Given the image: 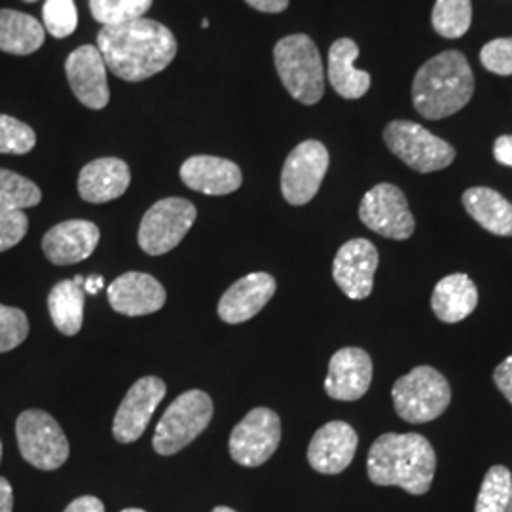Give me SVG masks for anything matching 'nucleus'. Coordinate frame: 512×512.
Listing matches in <instances>:
<instances>
[{"label": "nucleus", "instance_id": "nucleus-1", "mask_svg": "<svg viewBox=\"0 0 512 512\" xmlns=\"http://www.w3.org/2000/svg\"><path fill=\"white\" fill-rule=\"evenodd\" d=\"M97 48L110 73L143 82L167 69L177 55V38L162 23L139 18L99 29Z\"/></svg>", "mask_w": 512, "mask_h": 512}, {"label": "nucleus", "instance_id": "nucleus-2", "mask_svg": "<svg viewBox=\"0 0 512 512\" xmlns=\"http://www.w3.org/2000/svg\"><path fill=\"white\" fill-rule=\"evenodd\" d=\"M366 471L376 486H399L408 494L423 495L431 490L437 454L418 433H385L372 444Z\"/></svg>", "mask_w": 512, "mask_h": 512}, {"label": "nucleus", "instance_id": "nucleus-3", "mask_svg": "<svg viewBox=\"0 0 512 512\" xmlns=\"http://www.w3.org/2000/svg\"><path fill=\"white\" fill-rule=\"evenodd\" d=\"M475 93V76L467 57L446 50L423 63L414 76L412 101L427 120H442L463 109Z\"/></svg>", "mask_w": 512, "mask_h": 512}, {"label": "nucleus", "instance_id": "nucleus-4", "mask_svg": "<svg viewBox=\"0 0 512 512\" xmlns=\"http://www.w3.org/2000/svg\"><path fill=\"white\" fill-rule=\"evenodd\" d=\"M277 74L302 105H317L325 95V67L323 59L308 35H289L281 38L274 48Z\"/></svg>", "mask_w": 512, "mask_h": 512}, {"label": "nucleus", "instance_id": "nucleus-5", "mask_svg": "<svg viewBox=\"0 0 512 512\" xmlns=\"http://www.w3.org/2000/svg\"><path fill=\"white\" fill-rule=\"evenodd\" d=\"M391 397L401 420L429 423L446 412L452 403V389L437 368L421 365L395 382Z\"/></svg>", "mask_w": 512, "mask_h": 512}, {"label": "nucleus", "instance_id": "nucleus-6", "mask_svg": "<svg viewBox=\"0 0 512 512\" xmlns=\"http://www.w3.org/2000/svg\"><path fill=\"white\" fill-rule=\"evenodd\" d=\"M215 412L213 401L200 389H190L177 397L158 421L152 446L160 456H173L198 439Z\"/></svg>", "mask_w": 512, "mask_h": 512}, {"label": "nucleus", "instance_id": "nucleus-7", "mask_svg": "<svg viewBox=\"0 0 512 512\" xmlns=\"http://www.w3.org/2000/svg\"><path fill=\"white\" fill-rule=\"evenodd\" d=\"M387 148L418 173L446 169L456 160V150L429 129L408 120H395L384 131Z\"/></svg>", "mask_w": 512, "mask_h": 512}, {"label": "nucleus", "instance_id": "nucleus-8", "mask_svg": "<svg viewBox=\"0 0 512 512\" xmlns=\"http://www.w3.org/2000/svg\"><path fill=\"white\" fill-rule=\"evenodd\" d=\"M19 452L40 471H55L71 454L61 425L44 410H25L16 421Z\"/></svg>", "mask_w": 512, "mask_h": 512}, {"label": "nucleus", "instance_id": "nucleus-9", "mask_svg": "<svg viewBox=\"0 0 512 512\" xmlns=\"http://www.w3.org/2000/svg\"><path fill=\"white\" fill-rule=\"evenodd\" d=\"M196 205L184 198H165L154 203L139 226V245L150 256L173 251L196 222Z\"/></svg>", "mask_w": 512, "mask_h": 512}, {"label": "nucleus", "instance_id": "nucleus-10", "mask_svg": "<svg viewBox=\"0 0 512 512\" xmlns=\"http://www.w3.org/2000/svg\"><path fill=\"white\" fill-rule=\"evenodd\" d=\"M359 219L368 230L395 241L412 238L416 230L403 190L391 183L376 184L366 192L359 205Z\"/></svg>", "mask_w": 512, "mask_h": 512}, {"label": "nucleus", "instance_id": "nucleus-11", "mask_svg": "<svg viewBox=\"0 0 512 512\" xmlns=\"http://www.w3.org/2000/svg\"><path fill=\"white\" fill-rule=\"evenodd\" d=\"M329 150L321 141H304L287 156L281 171V194L291 205L310 203L329 171Z\"/></svg>", "mask_w": 512, "mask_h": 512}, {"label": "nucleus", "instance_id": "nucleus-12", "mask_svg": "<svg viewBox=\"0 0 512 512\" xmlns=\"http://www.w3.org/2000/svg\"><path fill=\"white\" fill-rule=\"evenodd\" d=\"M281 442V420L270 408H255L230 435V456L243 467H260Z\"/></svg>", "mask_w": 512, "mask_h": 512}, {"label": "nucleus", "instance_id": "nucleus-13", "mask_svg": "<svg viewBox=\"0 0 512 512\" xmlns=\"http://www.w3.org/2000/svg\"><path fill=\"white\" fill-rule=\"evenodd\" d=\"M165 393L167 387L156 376H145L131 385L112 421L114 439L122 444L141 439L156 408L164 401Z\"/></svg>", "mask_w": 512, "mask_h": 512}, {"label": "nucleus", "instance_id": "nucleus-14", "mask_svg": "<svg viewBox=\"0 0 512 512\" xmlns=\"http://www.w3.org/2000/svg\"><path fill=\"white\" fill-rule=\"evenodd\" d=\"M380 264L378 249L365 238L349 239L334 256L332 277L351 300H365L372 293L374 275Z\"/></svg>", "mask_w": 512, "mask_h": 512}, {"label": "nucleus", "instance_id": "nucleus-15", "mask_svg": "<svg viewBox=\"0 0 512 512\" xmlns=\"http://www.w3.org/2000/svg\"><path fill=\"white\" fill-rule=\"evenodd\" d=\"M107 65L97 46L84 44L69 54L65 73L74 97L88 109L103 110L110 101Z\"/></svg>", "mask_w": 512, "mask_h": 512}, {"label": "nucleus", "instance_id": "nucleus-16", "mask_svg": "<svg viewBox=\"0 0 512 512\" xmlns=\"http://www.w3.org/2000/svg\"><path fill=\"white\" fill-rule=\"evenodd\" d=\"M359 437L346 421L325 423L310 442L308 461L321 475H340L355 458Z\"/></svg>", "mask_w": 512, "mask_h": 512}, {"label": "nucleus", "instance_id": "nucleus-17", "mask_svg": "<svg viewBox=\"0 0 512 512\" xmlns=\"http://www.w3.org/2000/svg\"><path fill=\"white\" fill-rule=\"evenodd\" d=\"M372 359L361 348L338 349L329 363L325 391L334 401H359L372 384Z\"/></svg>", "mask_w": 512, "mask_h": 512}, {"label": "nucleus", "instance_id": "nucleus-18", "mask_svg": "<svg viewBox=\"0 0 512 512\" xmlns=\"http://www.w3.org/2000/svg\"><path fill=\"white\" fill-rule=\"evenodd\" d=\"M101 232L90 220H65L42 238V251L55 266H71L90 258L99 245Z\"/></svg>", "mask_w": 512, "mask_h": 512}, {"label": "nucleus", "instance_id": "nucleus-19", "mask_svg": "<svg viewBox=\"0 0 512 512\" xmlns=\"http://www.w3.org/2000/svg\"><path fill=\"white\" fill-rule=\"evenodd\" d=\"M277 283L266 272L245 275L236 281L219 302L220 319L228 325H239L253 319L274 298Z\"/></svg>", "mask_w": 512, "mask_h": 512}, {"label": "nucleus", "instance_id": "nucleus-20", "mask_svg": "<svg viewBox=\"0 0 512 512\" xmlns=\"http://www.w3.org/2000/svg\"><path fill=\"white\" fill-rule=\"evenodd\" d=\"M112 310L128 315H150L162 310L165 304V289L152 275L128 272L114 279L107 289Z\"/></svg>", "mask_w": 512, "mask_h": 512}, {"label": "nucleus", "instance_id": "nucleus-21", "mask_svg": "<svg viewBox=\"0 0 512 512\" xmlns=\"http://www.w3.org/2000/svg\"><path fill=\"white\" fill-rule=\"evenodd\" d=\"M181 181L205 196H228L239 190L243 175L238 164L219 156H192L181 167Z\"/></svg>", "mask_w": 512, "mask_h": 512}, {"label": "nucleus", "instance_id": "nucleus-22", "mask_svg": "<svg viewBox=\"0 0 512 512\" xmlns=\"http://www.w3.org/2000/svg\"><path fill=\"white\" fill-rule=\"evenodd\" d=\"M131 183L129 165L120 158H99L82 167L78 194L84 202L107 203L126 194Z\"/></svg>", "mask_w": 512, "mask_h": 512}, {"label": "nucleus", "instance_id": "nucleus-23", "mask_svg": "<svg viewBox=\"0 0 512 512\" xmlns=\"http://www.w3.org/2000/svg\"><path fill=\"white\" fill-rule=\"evenodd\" d=\"M478 306V291L475 281L467 274H452L442 277L433 296L431 308L442 323H459L467 319Z\"/></svg>", "mask_w": 512, "mask_h": 512}, {"label": "nucleus", "instance_id": "nucleus-24", "mask_svg": "<svg viewBox=\"0 0 512 512\" xmlns=\"http://www.w3.org/2000/svg\"><path fill=\"white\" fill-rule=\"evenodd\" d=\"M359 46L351 38H338L329 50V80L344 99H361L370 90V74L355 67Z\"/></svg>", "mask_w": 512, "mask_h": 512}, {"label": "nucleus", "instance_id": "nucleus-25", "mask_svg": "<svg viewBox=\"0 0 512 512\" xmlns=\"http://www.w3.org/2000/svg\"><path fill=\"white\" fill-rule=\"evenodd\" d=\"M463 207L490 234L511 238L512 203L494 188L475 186L465 190Z\"/></svg>", "mask_w": 512, "mask_h": 512}, {"label": "nucleus", "instance_id": "nucleus-26", "mask_svg": "<svg viewBox=\"0 0 512 512\" xmlns=\"http://www.w3.org/2000/svg\"><path fill=\"white\" fill-rule=\"evenodd\" d=\"M46 29L37 18L18 10H0V52L10 55H31L42 48Z\"/></svg>", "mask_w": 512, "mask_h": 512}, {"label": "nucleus", "instance_id": "nucleus-27", "mask_svg": "<svg viewBox=\"0 0 512 512\" xmlns=\"http://www.w3.org/2000/svg\"><path fill=\"white\" fill-rule=\"evenodd\" d=\"M84 277L76 275L74 279H63L48 294V310L54 321L55 329L65 336H74L84 323Z\"/></svg>", "mask_w": 512, "mask_h": 512}, {"label": "nucleus", "instance_id": "nucleus-28", "mask_svg": "<svg viewBox=\"0 0 512 512\" xmlns=\"http://www.w3.org/2000/svg\"><path fill=\"white\" fill-rule=\"evenodd\" d=\"M473 6L471 0H437L431 23L433 29L444 38H461L471 27Z\"/></svg>", "mask_w": 512, "mask_h": 512}, {"label": "nucleus", "instance_id": "nucleus-29", "mask_svg": "<svg viewBox=\"0 0 512 512\" xmlns=\"http://www.w3.org/2000/svg\"><path fill=\"white\" fill-rule=\"evenodd\" d=\"M40 202L42 192L37 184L10 169H0V211H23Z\"/></svg>", "mask_w": 512, "mask_h": 512}, {"label": "nucleus", "instance_id": "nucleus-30", "mask_svg": "<svg viewBox=\"0 0 512 512\" xmlns=\"http://www.w3.org/2000/svg\"><path fill=\"white\" fill-rule=\"evenodd\" d=\"M512 475L505 465H494L482 480L475 512H507L511 501Z\"/></svg>", "mask_w": 512, "mask_h": 512}, {"label": "nucleus", "instance_id": "nucleus-31", "mask_svg": "<svg viewBox=\"0 0 512 512\" xmlns=\"http://www.w3.org/2000/svg\"><path fill=\"white\" fill-rule=\"evenodd\" d=\"M154 0H90L95 21L105 25H120L143 18Z\"/></svg>", "mask_w": 512, "mask_h": 512}, {"label": "nucleus", "instance_id": "nucleus-32", "mask_svg": "<svg viewBox=\"0 0 512 512\" xmlns=\"http://www.w3.org/2000/svg\"><path fill=\"white\" fill-rule=\"evenodd\" d=\"M35 145V129L14 116L0 114V154H29Z\"/></svg>", "mask_w": 512, "mask_h": 512}, {"label": "nucleus", "instance_id": "nucleus-33", "mask_svg": "<svg viewBox=\"0 0 512 512\" xmlns=\"http://www.w3.org/2000/svg\"><path fill=\"white\" fill-rule=\"evenodd\" d=\"M44 29L54 38H69L78 27V10L74 0H44Z\"/></svg>", "mask_w": 512, "mask_h": 512}, {"label": "nucleus", "instance_id": "nucleus-34", "mask_svg": "<svg viewBox=\"0 0 512 512\" xmlns=\"http://www.w3.org/2000/svg\"><path fill=\"white\" fill-rule=\"evenodd\" d=\"M29 336V319L25 311L0 304V353L21 346Z\"/></svg>", "mask_w": 512, "mask_h": 512}, {"label": "nucleus", "instance_id": "nucleus-35", "mask_svg": "<svg viewBox=\"0 0 512 512\" xmlns=\"http://www.w3.org/2000/svg\"><path fill=\"white\" fill-rule=\"evenodd\" d=\"M480 63L497 76L512 74V38H495L480 50Z\"/></svg>", "mask_w": 512, "mask_h": 512}, {"label": "nucleus", "instance_id": "nucleus-36", "mask_svg": "<svg viewBox=\"0 0 512 512\" xmlns=\"http://www.w3.org/2000/svg\"><path fill=\"white\" fill-rule=\"evenodd\" d=\"M27 230L29 219L23 211H0V253L16 247Z\"/></svg>", "mask_w": 512, "mask_h": 512}, {"label": "nucleus", "instance_id": "nucleus-37", "mask_svg": "<svg viewBox=\"0 0 512 512\" xmlns=\"http://www.w3.org/2000/svg\"><path fill=\"white\" fill-rule=\"evenodd\" d=\"M494 382L497 389L505 395V399L512 404V355L495 366Z\"/></svg>", "mask_w": 512, "mask_h": 512}, {"label": "nucleus", "instance_id": "nucleus-38", "mask_svg": "<svg viewBox=\"0 0 512 512\" xmlns=\"http://www.w3.org/2000/svg\"><path fill=\"white\" fill-rule=\"evenodd\" d=\"M63 512H105V505L101 499L93 495H82L74 499L73 503Z\"/></svg>", "mask_w": 512, "mask_h": 512}, {"label": "nucleus", "instance_id": "nucleus-39", "mask_svg": "<svg viewBox=\"0 0 512 512\" xmlns=\"http://www.w3.org/2000/svg\"><path fill=\"white\" fill-rule=\"evenodd\" d=\"M253 10L262 14H281L289 8V0H245Z\"/></svg>", "mask_w": 512, "mask_h": 512}, {"label": "nucleus", "instance_id": "nucleus-40", "mask_svg": "<svg viewBox=\"0 0 512 512\" xmlns=\"http://www.w3.org/2000/svg\"><path fill=\"white\" fill-rule=\"evenodd\" d=\"M494 158L499 164L512 167V135H501L495 141Z\"/></svg>", "mask_w": 512, "mask_h": 512}, {"label": "nucleus", "instance_id": "nucleus-41", "mask_svg": "<svg viewBox=\"0 0 512 512\" xmlns=\"http://www.w3.org/2000/svg\"><path fill=\"white\" fill-rule=\"evenodd\" d=\"M14 511V490L12 484L0 476V512Z\"/></svg>", "mask_w": 512, "mask_h": 512}, {"label": "nucleus", "instance_id": "nucleus-42", "mask_svg": "<svg viewBox=\"0 0 512 512\" xmlns=\"http://www.w3.org/2000/svg\"><path fill=\"white\" fill-rule=\"evenodd\" d=\"M84 287H86L88 293L97 294L105 287V281H103V277H99V275H92V277L84 279Z\"/></svg>", "mask_w": 512, "mask_h": 512}, {"label": "nucleus", "instance_id": "nucleus-43", "mask_svg": "<svg viewBox=\"0 0 512 512\" xmlns=\"http://www.w3.org/2000/svg\"><path fill=\"white\" fill-rule=\"evenodd\" d=\"M213 512H236L234 509H230V507H215Z\"/></svg>", "mask_w": 512, "mask_h": 512}, {"label": "nucleus", "instance_id": "nucleus-44", "mask_svg": "<svg viewBox=\"0 0 512 512\" xmlns=\"http://www.w3.org/2000/svg\"><path fill=\"white\" fill-rule=\"evenodd\" d=\"M122 512H147L143 511V509H124Z\"/></svg>", "mask_w": 512, "mask_h": 512}, {"label": "nucleus", "instance_id": "nucleus-45", "mask_svg": "<svg viewBox=\"0 0 512 512\" xmlns=\"http://www.w3.org/2000/svg\"><path fill=\"white\" fill-rule=\"evenodd\" d=\"M202 27L203 29H207V27H209V19H203Z\"/></svg>", "mask_w": 512, "mask_h": 512}, {"label": "nucleus", "instance_id": "nucleus-46", "mask_svg": "<svg viewBox=\"0 0 512 512\" xmlns=\"http://www.w3.org/2000/svg\"><path fill=\"white\" fill-rule=\"evenodd\" d=\"M507 512H512V492H511V501H509V509H507Z\"/></svg>", "mask_w": 512, "mask_h": 512}, {"label": "nucleus", "instance_id": "nucleus-47", "mask_svg": "<svg viewBox=\"0 0 512 512\" xmlns=\"http://www.w3.org/2000/svg\"><path fill=\"white\" fill-rule=\"evenodd\" d=\"M23 2H27V4H33V2H38V0H23Z\"/></svg>", "mask_w": 512, "mask_h": 512}, {"label": "nucleus", "instance_id": "nucleus-48", "mask_svg": "<svg viewBox=\"0 0 512 512\" xmlns=\"http://www.w3.org/2000/svg\"><path fill=\"white\" fill-rule=\"evenodd\" d=\"M0 459H2V442H0Z\"/></svg>", "mask_w": 512, "mask_h": 512}]
</instances>
